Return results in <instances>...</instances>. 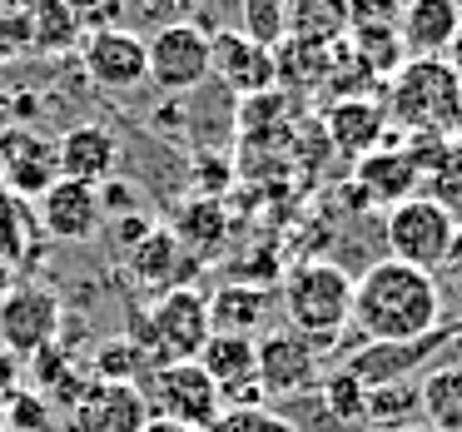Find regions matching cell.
<instances>
[{
	"label": "cell",
	"instance_id": "obj_1",
	"mask_svg": "<svg viewBox=\"0 0 462 432\" xmlns=\"http://www.w3.org/2000/svg\"><path fill=\"white\" fill-rule=\"evenodd\" d=\"M442 293L432 273L398 259H378L353 279V328L363 343H408L442 328Z\"/></svg>",
	"mask_w": 462,
	"mask_h": 432
},
{
	"label": "cell",
	"instance_id": "obj_2",
	"mask_svg": "<svg viewBox=\"0 0 462 432\" xmlns=\"http://www.w3.org/2000/svg\"><path fill=\"white\" fill-rule=\"evenodd\" d=\"M273 299L283 323L323 348L353 323V273L338 259H299L293 269H283Z\"/></svg>",
	"mask_w": 462,
	"mask_h": 432
},
{
	"label": "cell",
	"instance_id": "obj_3",
	"mask_svg": "<svg viewBox=\"0 0 462 432\" xmlns=\"http://www.w3.org/2000/svg\"><path fill=\"white\" fill-rule=\"evenodd\" d=\"M462 100V80L442 55H418V60H402L388 75V124L398 134L408 130H438L448 134V120Z\"/></svg>",
	"mask_w": 462,
	"mask_h": 432
},
{
	"label": "cell",
	"instance_id": "obj_4",
	"mask_svg": "<svg viewBox=\"0 0 462 432\" xmlns=\"http://www.w3.org/2000/svg\"><path fill=\"white\" fill-rule=\"evenodd\" d=\"M214 338L209 323V293L184 283V289H170L164 299H154L140 318V348L150 358V368L160 363H194L204 353V343Z\"/></svg>",
	"mask_w": 462,
	"mask_h": 432
},
{
	"label": "cell",
	"instance_id": "obj_5",
	"mask_svg": "<svg viewBox=\"0 0 462 432\" xmlns=\"http://www.w3.org/2000/svg\"><path fill=\"white\" fill-rule=\"evenodd\" d=\"M452 239H457V219L438 199H428V194H412V199L393 204L388 219H383V249H388V259L412 263L422 273H432L448 259Z\"/></svg>",
	"mask_w": 462,
	"mask_h": 432
},
{
	"label": "cell",
	"instance_id": "obj_6",
	"mask_svg": "<svg viewBox=\"0 0 462 432\" xmlns=\"http://www.w3.org/2000/svg\"><path fill=\"white\" fill-rule=\"evenodd\" d=\"M140 392H144L150 418H170L199 432H209L224 412L219 388H214V378L199 363H160V368H150L140 378Z\"/></svg>",
	"mask_w": 462,
	"mask_h": 432
},
{
	"label": "cell",
	"instance_id": "obj_7",
	"mask_svg": "<svg viewBox=\"0 0 462 432\" xmlns=\"http://www.w3.org/2000/svg\"><path fill=\"white\" fill-rule=\"evenodd\" d=\"M150 85L160 95H194L209 80V31L199 21H174L144 35Z\"/></svg>",
	"mask_w": 462,
	"mask_h": 432
},
{
	"label": "cell",
	"instance_id": "obj_8",
	"mask_svg": "<svg viewBox=\"0 0 462 432\" xmlns=\"http://www.w3.org/2000/svg\"><path fill=\"white\" fill-rule=\"evenodd\" d=\"M254 358H259L263 402H283L293 392H309L323 378V348L313 338H303V333H293L289 323H273L263 338H254Z\"/></svg>",
	"mask_w": 462,
	"mask_h": 432
},
{
	"label": "cell",
	"instance_id": "obj_9",
	"mask_svg": "<svg viewBox=\"0 0 462 432\" xmlns=\"http://www.w3.org/2000/svg\"><path fill=\"white\" fill-rule=\"evenodd\" d=\"M65 303L55 299L41 283H15V289L0 293V348L11 358H41L45 348H55V333H60Z\"/></svg>",
	"mask_w": 462,
	"mask_h": 432
},
{
	"label": "cell",
	"instance_id": "obj_10",
	"mask_svg": "<svg viewBox=\"0 0 462 432\" xmlns=\"http://www.w3.org/2000/svg\"><path fill=\"white\" fill-rule=\"evenodd\" d=\"M209 80H219L224 95H269L279 85V55L249 41L239 25H219L209 31Z\"/></svg>",
	"mask_w": 462,
	"mask_h": 432
},
{
	"label": "cell",
	"instance_id": "obj_11",
	"mask_svg": "<svg viewBox=\"0 0 462 432\" xmlns=\"http://www.w3.org/2000/svg\"><path fill=\"white\" fill-rule=\"evenodd\" d=\"M457 338V328H438L428 338H408V343H358L338 368H348L363 388H388V382H412L448 343Z\"/></svg>",
	"mask_w": 462,
	"mask_h": 432
},
{
	"label": "cell",
	"instance_id": "obj_12",
	"mask_svg": "<svg viewBox=\"0 0 462 432\" xmlns=\"http://www.w3.org/2000/svg\"><path fill=\"white\" fill-rule=\"evenodd\" d=\"M80 65L90 75V85L110 95H130L140 85H150V60H144V35L130 25H115V31H90L85 35Z\"/></svg>",
	"mask_w": 462,
	"mask_h": 432
},
{
	"label": "cell",
	"instance_id": "obj_13",
	"mask_svg": "<svg viewBox=\"0 0 462 432\" xmlns=\"http://www.w3.org/2000/svg\"><path fill=\"white\" fill-rule=\"evenodd\" d=\"M55 179H60L55 140H45L35 124L0 130V184H5V194H15V199H41Z\"/></svg>",
	"mask_w": 462,
	"mask_h": 432
},
{
	"label": "cell",
	"instance_id": "obj_14",
	"mask_svg": "<svg viewBox=\"0 0 462 432\" xmlns=\"http://www.w3.org/2000/svg\"><path fill=\"white\" fill-rule=\"evenodd\" d=\"M353 189H358V199L368 204V209L373 204L393 209V204L422 194V170H418V160L398 144V130L383 134V144L373 154L353 160Z\"/></svg>",
	"mask_w": 462,
	"mask_h": 432
},
{
	"label": "cell",
	"instance_id": "obj_15",
	"mask_svg": "<svg viewBox=\"0 0 462 432\" xmlns=\"http://www.w3.org/2000/svg\"><path fill=\"white\" fill-rule=\"evenodd\" d=\"M144 422H150V408H144L140 382L90 378L70 402V432H144Z\"/></svg>",
	"mask_w": 462,
	"mask_h": 432
},
{
	"label": "cell",
	"instance_id": "obj_16",
	"mask_svg": "<svg viewBox=\"0 0 462 432\" xmlns=\"http://www.w3.org/2000/svg\"><path fill=\"white\" fill-rule=\"evenodd\" d=\"M35 219H41V229L60 244H90L95 234L105 229L100 189H95V184H80V179H55L51 189L35 199Z\"/></svg>",
	"mask_w": 462,
	"mask_h": 432
},
{
	"label": "cell",
	"instance_id": "obj_17",
	"mask_svg": "<svg viewBox=\"0 0 462 432\" xmlns=\"http://www.w3.org/2000/svg\"><path fill=\"white\" fill-rule=\"evenodd\" d=\"M194 363H199V368L214 378L224 408H259V402H263L254 338H239V333H214Z\"/></svg>",
	"mask_w": 462,
	"mask_h": 432
},
{
	"label": "cell",
	"instance_id": "obj_18",
	"mask_svg": "<svg viewBox=\"0 0 462 432\" xmlns=\"http://www.w3.org/2000/svg\"><path fill=\"white\" fill-rule=\"evenodd\" d=\"M125 269H130L134 289L144 293V299H164L170 289H184V283H194V269H199V259H194L189 249H184L180 239L170 234V224H160V229L150 234V239H140L130 253H125Z\"/></svg>",
	"mask_w": 462,
	"mask_h": 432
},
{
	"label": "cell",
	"instance_id": "obj_19",
	"mask_svg": "<svg viewBox=\"0 0 462 432\" xmlns=\"http://www.w3.org/2000/svg\"><path fill=\"white\" fill-rule=\"evenodd\" d=\"M55 160H60V179H80L100 189L105 179H115V164H120V140L105 130L100 120L70 124V130L55 140Z\"/></svg>",
	"mask_w": 462,
	"mask_h": 432
},
{
	"label": "cell",
	"instance_id": "obj_20",
	"mask_svg": "<svg viewBox=\"0 0 462 432\" xmlns=\"http://www.w3.org/2000/svg\"><path fill=\"white\" fill-rule=\"evenodd\" d=\"M323 124H328V144L338 154H348V160L373 154L383 144V134L393 130L383 100H373V95H343V100L328 110V120H323Z\"/></svg>",
	"mask_w": 462,
	"mask_h": 432
},
{
	"label": "cell",
	"instance_id": "obj_21",
	"mask_svg": "<svg viewBox=\"0 0 462 432\" xmlns=\"http://www.w3.org/2000/svg\"><path fill=\"white\" fill-rule=\"evenodd\" d=\"M457 31H462V0H412L408 11H398V35H402L408 60L448 55Z\"/></svg>",
	"mask_w": 462,
	"mask_h": 432
},
{
	"label": "cell",
	"instance_id": "obj_22",
	"mask_svg": "<svg viewBox=\"0 0 462 432\" xmlns=\"http://www.w3.org/2000/svg\"><path fill=\"white\" fill-rule=\"evenodd\" d=\"M279 299L269 289L254 283H224L219 293H209V323L214 333H239V338H263L273 328Z\"/></svg>",
	"mask_w": 462,
	"mask_h": 432
},
{
	"label": "cell",
	"instance_id": "obj_23",
	"mask_svg": "<svg viewBox=\"0 0 462 432\" xmlns=\"http://www.w3.org/2000/svg\"><path fill=\"white\" fill-rule=\"evenodd\" d=\"M418 418L432 432H462V368L432 363L418 378Z\"/></svg>",
	"mask_w": 462,
	"mask_h": 432
},
{
	"label": "cell",
	"instance_id": "obj_24",
	"mask_svg": "<svg viewBox=\"0 0 462 432\" xmlns=\"http://www.w3.org/2000/svg\"><path fill=\"white\" fill-rule=\"evenodd\" d=\"M170 234L189 253H214V249H219V239H224V209H219V199H189L180 214H174Z\"/></svg>",
	"mask_w": 462,
	"mask_h": 432
},
{
	"label": "cell",
	"instance_id": "obj_25",
	"mask_svg": "<svg viewBox=\"0 0 462 432\" xmlns=\"http://www.w3.org/2000/svg\"><path fill=\"white\" fill-rule=\"evenodd\" d=\"M319 392H323L328 412L343 422V427H363V422H368V388H363V382L353 378L348 368L323 372V378H319Z\"/></svg>",
	"mask_w": 462,
	"mask_h": 432
},
{
	"label": "cell",
	"instance_id": "obj_26",
	"mask_svg": "<svg viewBox=\"0 0 462 432\" xmlns=\"http://www.w3.org/2000/svg\"><path fill=\"white\" fill-rule=\"evenodd\" d=\"M418 418V378L412 382H388V388H368V427H408Z\"/></svg>",
	"mask_w": 462,
	"mask_h": 432
},
{
	"label": "cell",
	"instance_id": "obj_27",
	"mask_svg": "<svg viewBox=\"0 0 462 432\" xmlns=\"http://www.w3.org/2000/svg\"><path fill=\"white\" fill-rule=\"evenodd\" d=\"M428 199H438L442 209L452 214V219H457V229H462V140H448V150L438 154V164H432L428 170Z\"/></svg>",
	"mask_w": 462,
	"mask_h": 432
},
{
	"label": "cell",
	"instance_id": "obj_28",
	"mask_svg": "<svg viewBox=\"0 0 462 432\" xmlns=\"http://www.w3.org/2000/svg\"><path fill=\"white\" fill-rule=\"evenodd\" d=\"M239 31L259 45L289 41V0H239Z\"/></svg>",
	"mask_w": 462,
	"mask_h": 432
},
{
	"label": "cell",
	"instance_id": "obj_29",
	"mask_svg": "<svg viewBox=\"0 0 462 432\" xmlns=\"http://www.w3.org/2000/svg\"><path fill=\"white\" fill-rule=\"evenodd\" d=\"M273 412H279L283 422H293L299 432H348L338 418L328 412V402H323V392L319 388H309V392H293V398H283V402H269Z\"/></svg>",
	"mask_w": 462,
	"mask_h": 432
},
{
	"label": "cell",
	"instance_id": "obj_30",
	"mask_svg": "<svg viewBox=\"0 0 462 432\" xmlns=\"http://www.w3.org/2000/svg\"><path fill=\"white\" fill-rule=\"evenodd\" d=\"M0 427L5 432H45L51 427V402H45L41 392L15 388L11 398H5V418H0Z\"/></svg>",
	"mask_w": 462,
	"mask_h": 432
},
{
	"label": "cell",
	"instance_id": "obj_31",
	"mask_svg": "<svg viewBox=\"0 0 462 432\" xmlns=\"http://www.w3.org/2000/svg\"><path fill=\"white\" fill-rule=\"evenodd\" d=\"M209 432H299V427L283 422L269 402H259V408H224Z\"/></svg>",
	"mask_w": 462,
	"mask_h": 432
},
{
	"label": "cell",
	"instance_id": "obj_32",
	"mask_svg": "<svg viewBox=\"0 0 462 432\" xmlns=\"http://www.w3.org/2000/svg\"><path fill=\"white\" fill-rule=\"evenodd\" d=\"M120 5H125V21H150L160 31V25H174V21H194L204 0H120Z\"/></svg>",
	"mask_w": 462,
	"mask_h": 432
},
{
	"label": "cell",
	"instance_id": "obj_33",
	"mask_svg": "<svg viewBox=\"0 0 462 432\" xmlns=\"http://www.w3.org/2000/svg\"><path fill=\"white\" fill-rule=\"evenodd\" d=\"M154 229H160V219H154V214H144V209H134V214H120V219H105L100 234H110L115 253H130L134 244L150 239Z\"/></svg>",
	"mask_w": 462,
	"mask_h": 432
},
{
	"label": "cell",
	"instance_id": "obj_34",
	"mask_svg": "<svg viewBox=\"0 0 462 432\" xmlns=\"http://www.w3.org/2000/svg\"><path fill=\"white\" fill-rule=\"evenodd\" d=\"M432 283H438L442 303H448V299H462V229H457V239H452L448 259L432 269Z\"/></svg>",
	"mask_w": 462,
	"mask_h": 432
},
{
	"label": "cell",
	"instance_id": "obj_35",
	"mask_svg": "<svg viewBox=\"0 0 462 432\" xmlns=\"http://www.w3.org/2000/svg\"><path fill=\"white\" fill-rule=\"evenodd\" d=\"M323 5H328V11L343 21V31H348V25H353V21H363V15H368L373 5H378V0H323Z\"/></svg>",
	"mask_w": 462,
	"mask_h": 432
},
{
	"label": "cell",
	"instance_id": "obj_36",
	"mask_svg": "<svg viewBox=\"0 0 462 432\" xmlns=\"http://www.w3.org/2000/svg\"><path fill=\"white\" fill-rule=\"evenodd\" d=\"M15 372H21V358H11V353L0 348V398L15 392Z\"/></svg>",
	"mask_w": 462,
	"mask_h": 432
},
{
	"label": "cell",
	"instance_id": "obj_37",
	"mask_svg": "<svg viewBox=\"0 0 462 432\" xmlns=\"http://www.w3.org/2000/svg\"><path fill=\"white\" fill-rule=\"evenodd\" d=\"M144 432H199V427H184V422H170V418H150Z\"/></svg>",
	"mask_w": 462,
	"mask_h": 432
},
{
	"label": "cell",
	"instance_id": "obj_38",
	"mask_svg": "<svg viewBox=\"0 0 462 432\" xmlns=\"http://www.w3.org/2000/svg\"><path fill=\"white\" fill-rule=\"evenodd\" d=\"M15 124V95H0V130Z\"/></svg>",
	"mask_w": 462,
	"mask_h": 432
},
{
	"label": "cell",
	"instance_id": "obj_39",
	"mask_svg": "<svg viewBox=\"0 0 462 432\" xmlns=\"http://www.w3.org/2000/svg\"><path fill=\"white\" fill-rule=\"evenodd\" d=\"M442 60H448L452 70H457V80H462V31H457V41L448 45V55H442Z\"/></svg>",
	"mask_w": 462,
	"mask_h": 432
},
{
	"label": "cell",
	"instance_id": "obj_40",
	"mask_svg": "<svg viewBox=\"0 0 462 432\" xmlns=\"http://www.w3.org/2000/svg\"><path fill=\"white\" fill-rule=\"evenodd\" d=\"M452 368H462V328H457V338H452Z\"/></svg>",
	"mask_w": 462,
	"mask_h": 432
},
{
	"label": "cell",
	"instance_id": "obj_41",
	"mask_svg": "<svg viewBox=\"0 0 462 432\" xmlns=\"http://www.w3.org/2000/svg\"><path fill=\"white\" fill-rule=\"evenodd\" d=\"M383 5H393V11H408L412 0H383Z\"/></svg>",
	"mask_w": 462,
	"mask_h": 432
},
{
	"label": "cell",
	"instance_id": "obj_42",
	"mask_svg": "<svg viewBox=\"0 0 462 432\" xmlns=\"http://www.w3.org/2000/svg\"><path fill=\"white\" fill-rule=\"evenodd\" d=\"M368 432H393V427H368Z\"/></svg>",
	"mask_w": 462,
	"mask_h": 432
},
{
	"label": "cell",
	"instance_id": "obj_43",
	"mask_svg": "<svg viewBox=\"0 0 462 432\" xmlns=\"http://www.w3.org/2000/svg\"><path fill=\"white\" fill-rule=\"evenodd\" d=\"M0 194H5V184H0Z\"/></svg>",
	"mask_w": 462,
	"mask_h": 432
},
{
	"label": "cell",
	"instance_id": "obj_44",
	"mask_svg": "<svg viewBox=\"0 0 462 432\" xmlns=\"http://www.w3.org/2000/svg\"><path fill=\"white\" fill-rule=\"evenodd\" d=\"M289 5H293V0H289Z\"/></svg>",
	"mask_w": 462,
	"mask_h": 432
}]
</instances>
